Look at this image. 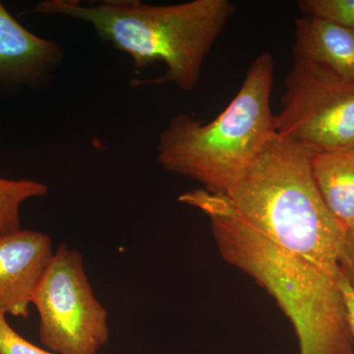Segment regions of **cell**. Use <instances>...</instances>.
I'll use <instances>...</instances> for the list:
<instances>
[{
    "label": "cell",
    "instance_id": "cell-1",
    "mask_svg": "<svg viewBox=\"0 0 354 354\" xmlns=\"http://www.w3.org/2000/svg\"><path fill=\"white\" fill-rule=\"evenodd\" d=\"M178 200L208 216L223 257L276 298L295 326L300 354H354L341 276L272 243L221 193L193 190Z\"/></svg>",
    "mask_w": 354,
    "mask_h": 354
},
{
    "label": "cell",
    "instance_id": "cell-2",
    "mask_svg": "<svg viewBox=\"0 0 354 354\" xmlns=\"http://www.w3.org/2000/svg\"><path fill=\"white\" fill-rule=\"evenodd\" d=\"M228 0L155 6L140 0H46L32 12L64 16L92 26L97 38L131 57L137 74L162 62L164 76L133 80V87L169 82L183 92L199 84L205 58L234 14Z\"/></svg>",
    "mask_w": 354,
    "mask_h": 354
},
{
    "label": "cell",
    "instance_id": "cell-3",
    "mask_svg": "<svg viewBox=\"0 0 354 354\" xmlns=\"http://www.w3.org/2000/svg\"><path fill=\"white\" fill-rule=\"evenodd\" d=\"M223 195L272 243L341 276L346 230L317 188L306 149L274 133Z\"/></svg>",
    "mask_w": 354,
    "mask_h": 354
},
{
    "label": "cell",
    "instance_id": "cell-4",
    "mask_svg": "<svg viewBox=\"0 0 354 354\" xmlns=\"http://www.w3.org/2000/svg\"><path fill=\"white\" fill-rule=\"evenodd\" d=\"M274 62L264 51L251 62L239 93L211 122L188 114L172 116L158 142V164L167 171L225 194L257 158L274 131L271 93Z\"/></svg>",
    "mask_w": 354,
    "mask_h": 354
},
{
    "label": "cell",
    "instance_id": "cell-5",
    "mask_svg": "<svg viewBox=\"0 0 354 354\" xmlns=\"http://www.w3.org/2000/svg\"><path fill=\"white\" fill-rule=\"evenodd\" d=\"M41 344L55 354H97L109 341V313L95 297L83 257L60 244L32 293Z\"/></svg>",
    "mask_w": 354,
    "mask_h": 354
},
{
    "label": "cell",
    "instance_id": "cell-6",
    "mask_svg": "<svg viewBox=\"0 0 354 354\" xmlns=\"http://www.w3.org/2000/svg\"><path fill=\"white\" fill-rule=\"evenodd\" d=\"M274 131L311 153L354 147V83L295 58Z\"/></svg>",
    "mask_w": 354,
    "mask_h": 354
},
{
    "label": "cell",
    "instance_id": "cell-7",
    "mask_svg": "<svg viewBox=\"0 0 354 354\" xmlns=\"http://www.w3.org/2000/svg\"><path fill=\"white\" fill-rule=\"evenodd\" d=\"M55 252L43 232L0 235V311L28 318L32 293Z\"/></svg>",
    "mask_w": 354,
    "mask_h": 354
},
{
    "label": "cell",
    "instance_id": "cell-8",
    "mask_svg": "<svg viewBox=\"0 0 354 354\" xmlns=\"http://www.w3.org/2000/svg\"><path fill=\"white\" fill-rule=\"evenodd\" d=\"M64 57L59 44L28 31L0 2V82L29 87L46 83Z\"/></svg>",
    "mask_w": 354,
    "mask_h": 354
},
{
    "label": "cell",
    "instance_id": "cell-9",
    "mask_svg": "<svg viewBox=\"0 0 354 354\" xmlns=\"http://www.w3.org/2000/svg\"><path fill=\"white\" fill-rule=\"evenodd\" d=\"M293 55L354 83V30L346 26L317 16L298 18Z\"/></svg>",
    "mask_w": 354,
    "mask_h": 354
},
{
    "label": "cell",
    "instance_id": "cell-10",
    "mask_svg": "<svg viewBox=\"0 0 354 354\" xmlns=\"http://www.w3.org/2000/svg\"><path fill=\"white\" fill-rule=\"evenodd\" d=\"M314 180L326 206L344 230L354 227V147L311 153Z\"/></svg>",
    "mask_w": 354,
    "mask_h": 354
},
{
    "label": "cell",
    "instance_id": "cell-11",
    "mask_svg": "<svg viewBox=\"0 0 354 354\" xmlns=\"http://www.w3.org/2000/svg\"><path fill=\"white\" fill-rule=\"evenodd\" d=\"M48 191V186L38 181L0 177V235L20 230L21 205L32 198L44 196Z\"/></svg>",
    "mask_w": 354,
    "mask_h": 354
},
{
    "label": "cell",
    "instance_id": "cell-12",
    "mask_svg": "<svg viewBox=\"0 0 354 354\" xmlns=\"http://www.w3.org/2000/svg\"><path fill=\"white\" fill-rule=\"evenodd\" d=\"M305 15L327 18L354 30V0H300Z\"/></svg>",
    "mask_w": 354,
    "mask_h": 354
},
{
    "label": "cell",
    "instance_id": "cell-13",
    "mask_svg": "<svg viewBox=\"0 0 354 354\" xmlns=\"http://www.w3.org/2000/svg\"><path fill=\"white\" fill-rule=\"evenodd\" d=\"M0 354H55L39 348L26 341L6 320V314L0 311Z\"/></svg>",
    "mask_w": 354,
    "mask_h": 354
},
{
    "label": "cell",
    "instance_id": "cell-14",
    "mask_svg": "<svg viewBox=\"0 0 354 354\" xmlns=\"http://www.w3.org/2000/svg\"><path fill=\"white\" fill-rule=\"evenodd\" d=\"M339 267L341 278L354 291V227L348 228L346 232Z\"/></svg>",
    "mask_w": 354,
    "mask_h": 354
},
{
    "label": "cell",
    "instance_id": "cell-15",
    "mask_svg": "<svg viewBox=\"0 0 354 354\" xmlns=\"http://www.w3.org/2000/svg\"><path fill=\"white\" fill-rule=\"evenodd\" d=\"M339 286H341L342 297H344V304H346L349 328H351L354 344V291L348 286V283L342 278L341 281H339Z\"/></svg>",
    "mask_w": 354,
    "mask_h": 354
}]
</instances>
